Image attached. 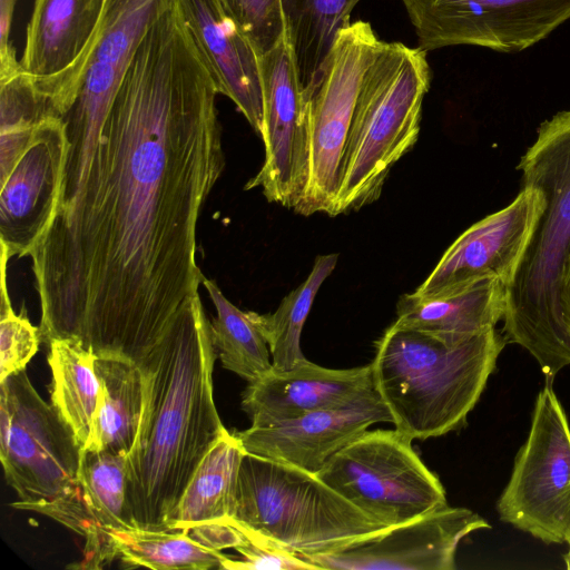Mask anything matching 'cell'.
Returning a JSON list of instances; mask_svg holds the SVG:
<instances>
[{
  "instance_id": "obj_1",
  "label": "cell",
  "mask_w": 570,
  "mask_h": 570,
  "mask_svg": "<svg viewBox=\"0 0 570 570\" xmlns=\"http://www.w3.org/2000/svg\"><path fill=\"white\" fill-rule=\"evenodd\" d=\"M210 66L166 0L90 155L65 164L51 220L29 250L47 344L142 366L204 279L202 208L225 156Z\"/></svg>"
},
{
  "instance_id": "obj_2",
  "label": "cell",
  "mask_w": 570,
  "mask_h": 570,
  "mask_svg": "<svg viewBox=\"0 0 570 570\" xmlns=\"http://www.w3.org/2000/svg\"><path fill=\"white\" fill-rule=\"evenodd\" d=\"M216 357L210 322L195 292L141 366L146 404L127 455V503L135 528L166 530L202 459L226 430L213 396Z\"/></svg>"
},
{
  "instance_id": "obj_3",
  "label": "cell",
  "mask_w": 570,
  "mask_h": 570,
  "mask_svg": "<svg viewBox=\"0 0 570 570\" xmlns=\"http://www.w3.org/2000/svg\"><path fill=\"white\" fill-rule=\"evenodd\" d=\"M518 170L522 185L541 191L544 207L507 288L503 336L525 348L546 380L553 381L570 365V334L559 297L570 259V109L539 126Z\"/></svg>"
},
{
  "instance_id": "obj_4",
  "label": "cell",
  "mask_w": 570,
  "mask_h": 570,
  "mask_svg": "<svg viewBox=\"0 0 570 570\" xmlns=\"http://www.w3.org/2000/svg\"><path fill=\"white\" fill-rule=\"evenodd\" d=\"M505 344L495 328L450 345L391 324L375 342L370 365L395 429L412 440H426L463 426Z\"/></svg>"
},
{
  "instance_id": "obj_5",
  "label": "cell",
  "mask_w": 570,
  "mask_h": 570,
  "mask_svg": "<svg viewBox=\"0 0 570 570\" xmlns=\"http://www.w3.org/2000/svg\"><path fill=\"white\" fill-rule=\"evenodd\" d=\"M430 83L425 50L381 41L358 89L330 216L380 197L390 169L417 140Z\"/></svg>"
},
{
  "instance_id": "obj_6",
  "label": "cell",
  "mask_w": 570,
  "mask_h": 570,
  "mask_svg": "<svg viewBox=\"0 0 570 570\" xmlns=\"http://www.w3.org/2000/svg\"><path fill=\"white\" fill-rule=\"evenodd\" d=\"M230 519L299 557L332 553L390 528L316 473L249 452L239 466Z\"/></svg>"
},
{
  "instance_id": "obj_7",
  "label": "cell",
  "mask_w": 570,
  "mask_h": 570,
  "mask_svg": "<svg viewBox=\"0 0 570 570\" xmlns=\"http://www.w3.org/2000/svg\"><path fill=\"white\" fill-rule=\"evenodd\" d=\"M394 430H365L316 473L358 509L387 527L446 505L440 479Z\"/></svg>"
},
{
  "instance_id": "obj_8",
  "label": "cell",
  "mask_w": 570,
  "mask_h": 570,
  "mask_svg": "<svg viewBox=\"0 0 570 570\" xmlns=\"http://www.w3.org/2000/svg\"><path fill=\"white\" fill-rule=\"evenodd\" d=\"M82 450L26 370L0 381V459L19 501L42 503L62 494L77 479Z\"/></svg>"
},
{
  "instance_id": "obj_9",
  "label": "cell",
  "mask_w": 570,
  "mask_h": 570,
  "mask_svg": "<svg viewBox=\"0 0 570 570\" xmlns=\"http://www.w3.org/2000/svg\"><path fill=\"white\" fill-rule=\"evenodd\" d=\"M552 381L539 392L530 431L502 491L499 518L547 544L570 530V425Z\"/></svg>"
},
{
  "instance_id": "obj_10",
  "label": "cell",
  "mask_w": 570,
  "mask_h": 570,
  "mask_svg": "<svg viewBox=\"0 0 570 570\" xmlns=\"http://www.w3.org/2000/svg\"><path fill=\"white\" fill-rule=\"evenodd\" d=\"M381 41L363 20L336 33L321 82L308 101V176L295 210L302 215H330L333 208L358 89Z\"/></svg>"
},
{
  "instance_id": "obj_11",
  "label": "cell",
  "mask_w": 570,
  "mask_h": 570,
  "mask_svg": "<svg viewBox=\"0 0 570 570\" xmlns=\"http://www.w3.org/2000/svg\"><path fill=\"white\" fill-rule=\"evenodd\" d=\"M426 52L476 46L522 51L570 19V0H402Z\"/></svg>"
},
{
  "instance_id": "obj_12",
  "label": "cell",
  "mask_w": 570,
  "mask_h": 570,
  "mask_svg": "<svg viewBox=\"0 0 570 570\" xmlns=\"http://www.w3.org/2000/svg\"><path fill=\"white\" fill-rule=\"evenodd\" d=\"M265 158L245 189L259 187L268 202L297 209L308 176V101L287 33L258 56Z\"/></svg>"
},
{
  "instance_id": "obj_13",
  "label": "cell",
  "mask_w": 570,
  "mask_h": 570,
  "mask_svg": "<svg viewBox=\"0 0 570 570\" xmlns=\"http://www.w3.org/2000/svg\"><path fill=\"white\" fill-rule=\"evenodd\" d=\"M105 0H35L20 66L63 117L73 105L95 46Z\"/></svg>"
},
{
  "instance_id": "obj_14",
  "label": "cell",
  "mask_w": 570,
  "mask_h": 570,
  "mask_svg": "<svg viewBox=\"0 0 570 570\" xmlns=\"http://www.w3.org/2000/svg\"><path fill=\"white\" fill-rule=\"evenodd\" d=\"M543 207L541 191L522 185L508 206L464 230L413 293L419 296L450 293L489 277L500 279L508 288Z\"/></svg>"
},
{
  "instance_id": "obj_15",
  "label": "cell",
  "mask_w": 570,
  "mask_h": 570,
  "mask_svg": "<svg viewBox=\"0 0 570 570\" xmlns=\"http://www.w3.org/2000/svg\"><path fill=\"white\" fill-rule=\"evenodd\" d=\"M489 528L472 510L446 504L338 551L302 558L330 570H453L462 539Z\"/></svg>"
},
{
  "instance_id": "obj_16",
  "label": "cell",
  "mask_w": 570,
  "mask_h": 570,
  "mask_svg": "<svg viewBox=\"0 0 570 570\" xmlns=\"http://www.w3.org/2000/svg\"><path fill=\"white\" fill-rule=\"evenodd\" d=\"M68 149L62 117L48 115L0 184V243L9 258L26 257L56 209Z\"/></svg>"
},
{
  "instance_id": "obj_17",
  "label": "cell",
  "mask_w": 570,
  "mask_h": 570,
  "mask_svg": "<svg viewBox=\"0 0 570 570\" xmlns=\"http://www.w3.org/2000/svg\"><path fill=\"white\" fill-rule=\"evenodd\" d=\"M391 414L373 392L348 404L305 413L265 428L237 432L246 452L317 473L342 448Z\"/></svg>"
},
{
  "instance_id": "obj_18",
  "label": "cell",
  "mask_w": 570,
  "mask_h": 570,
  "mask_svg": "<svg viewBox=\"0 0 570 570\" xmlns=\"http://www.w3.org/2000/svg\"><path fill=\"white\" fill-rule=\"evenodd\" d=\"M373 392L370 364L333 370L306 358L291 370H272L248 383L242 394V409L250 419V426L265 428L308 412L345 405Z\"/></svg>"
},
{
  "instance_id": "obj_19",
  "label": "cell",
  "mask_w": 570,
  "mask_h": 570,
  "mask_svg": "<svg viewBox=\"0 0 570 570\" xmlns=\"http://www.w3.org/2000/svg\"><path fill=\"white\" fill-rule=\"evenodd\" d=\"M181 12L216 79L261 136L263 90L258 56L224 0H178Z\"/></svg>"
},
{
  "instance_id": "obj_20",
  "label": "cell",
  "mask_w": 570,
  "mask_h": 570,
  "mask_svg": "<svg viewBox=\"0 0 570 570\" xmlns=\"http://www.w3.org/2000/svg\"><path fill=\"white\" fill-rule=\"evenodd\" d=\"M507 286L489 277L450 293L405 294L396 304L394 322L456 345L494 328L503 320Z\"/></svg>"
},
{
  "instance_id": "obj_21",
  "label": "cell",
  "mask_w": 570,
  "mask_h": 570,
  "mask_svg": "<svg viewBox=\"0 0 570 570\" xmlns=\"http://www.w3.org/2000/svg\"><path fill=\"white\" fill-rule=\"evenodd\" d=\"M95 371L101 391L91 440L85 449L128 455L145 411V373L137 363L115 356H96Z\"/></svg>"
},
{
  "instance_id": "obj_22",
  "label": "cell",
  "mask_w": 570,
  "mask_h": 570,
  "mask_svg": "<svg viewBox=\"0 0 570 570\" xmlns=\"http://www.w3.org/2000/svg\"><path fill=\"white\" fill-rule=\"evenodd\" d=\"M245 453L236 433L225 430L198 464L165 531H186L229 519Z\"/></svg>"
},
{
  "instance_id": "obj_23",
  "label": "cell",
  "mask_w": 570,
  "mask_h": 570,
  "mask_svg": "<svg viewBox=\"0 0 570 570\" xmlns=\"http://www.w3.org/2000/svg\"><path fill=\"white\" fill-rule=\"evenodd\" d=\"M361 0H282L286 33L304 95L309 100L321 82L336 33L350 24Z\"/></svg>"
},
{
  "instance_id": "obj_24",
  "label": "cell",
  "mask_w": 570,
  "mask_h": 570,
  "mask_svg": "<svg viewBox=\"0 0 570 570\" xmlns=\"http://www.w3.org/2000/svg\"><path fill=\"white\" fill-rule=\"evenodd\" d=\"M48 345L51 404L85 449L91 440L101 391L96 355L75 340H55Z\"/></svg>"
},
{
  "instance_id": "obj_25",
  "label": "cell",
  "mask_w": 570,
  "mask_h": 570,
  "mask_svg": "<svg viewBox=\"0 0 570 570\" xmlns=\"http://www.w3.org/2000/svg\"><path fill=\"white\" fill-rule=\"evenodd\" d=\"M337 254L318 255L305 281L291 291L269 314L249 311L272 354L274 371H287L305 361L301 350L302 330L313 302L337 264Z\"/></svg>"
},
{
  "instance_id": "obj_26",
  "label": "cell",
  "mask_w": 570,
  "mask_h": 570,
  "mask_svg": "<svg viewBox=\"0 0 570 570\" xmlns=\"http://www.w3.org/2000/svg\"><path fill=\"white\" fill-rule=\"evenodd\" d=\"M217 315L212 326V340L223 367L252 383L273 370L268 344L249 312L230 303L215 281L204 277Z\"/></svg>"
},
{
  "instance_id": "obj_27",
  "label": "cell",
  "mask_w": 570,
  "mask_h": 570,
  "mask_svg": "<svg viewBox=\"0 0 570 570\" xmlns=\"http://www.w3.org/2000/svg\"><path fill=\"white\" fill-rule=\"evenodd\" d=\"M118 558L126 568L153 570L224 569L228 556L189 537L185 531L110 529Z\"/></svg>"
},
{
  "instance_id": "obj_28",
  "label": "cell",
  "mask_w": 570,
  "mask_h": 570,
  "mask_svg": "<svg viewBox=\"0 0 570 570\" xmlns=\"http://www.w3.org/2000/svg\"><path fill=\"white\" fill-rule=\"evenodd\" d=\"M18 510L45 514L69 528L85 539L81 561L68 568L82 570L102 569L116 558L118 550L109 530L115 529L111 519L87 493L76 479L58 498L42 503L11 504Z\"/></svg>"
},
{
  "instance_id": "obj_29",
  "label": "cell",
  "mask_w": 570,
  "mask_h": 570,
  "mask_svg": "<svg viewBox=\"0 0 570 570\" xmlns=\"http://www.w3.org/2000/svg\"><path fill=\"white\" fill-rule=\"evenodd\" d=\"M51 114L45 96L23 70L0 81V184L28 148L41 120Z\"/></svg>"
},
{
  "instance_id": "obj_30",
  "label": "cell",
  "mask_w": 570,
  "mask_h": 570,
  "mask_svg": "<svg viewBox=\"0 0 570 570\" xmlns=\"http://www.w3.org/2000/svg\"><path fill=\"white\" fill-rule=\"evenodd\" d=\"M9 256L1 248V318H0V381L26 370L41 342L39 327L28 317L17 315L7 291L6 271Z\"/></svg>"
},
{
  "instance_id": "obj_31",
  "label": "cell",
  "mask_w": 570,
  "mask_h": 570,
  "mask_svg": "<svg viewBox=\"0 0 570 570\" xmlns=\"http://www.w3.org/2000/svg\"><path fill=\"white\" fill-rule=\"evenodd\" d=\"M257 56L286 35L282 0H224Z\"/></svg>"
},
{
  "instance_id": "obj_32",
  "label": "cell",
  "mask_w": 570,
  "mask_h": 570,
  "mask_svg": "<svg viewBox=\"0 0 570 570\" xmlns=\"http://www.w3.org/2000/svg\"><path fill=\"white\" fill-rule=\"evenodd\" d=\"M230 522L239 530L242 540L235 548L242 556L240 558L228 557L224 569L228 570H254V569H276V570H316V564L303 559L284 548L271 543L252 532L245 530L233 519Z\"/></svg>"
},
{
  "instance_id": "obj_33",
  "label": "cell",
  "mask_w": 570,
  "mask_h": 570,
  "mask_svg": "<svg viewBox=\"0 0 570 570\" xmlns=\"http://www.w3.org/2000/svg\"><path fill=\"white\" fill-rule=\"evenodd\" d=\"M17 0H0V81L22 70L10 36Z\"/></svg>"
},
{
  "instance_id": "obj_34",
  "label": "cell",
  "mask_w": 570,
  "mask_h": 570,
  "mask_svg": "<svg viewBox=\"0 0 570 570\" xmlns=\"http://www.w3.org/2000/svg\"><path fill=\"white\" fill-rule=\"evenodd\" d=\"M561 316L570 334V259L566 263L560 282Z\"/></svg>"
},
{
  "instance_id": "obj_35",
  "label": "cell",
  "mask_w": 570,
  "mask_h": 570,
  "mask_svg": "<svg viewBox=\"0 0 570 570\" xmlns=\"http://www.w3.org/2000/svg\"><path fill=\"white\" fill-rule=\"evenodd\" d=\"M564 542H567V543H568V546H569V550H568V552L563 556V559H564V562H566V567H567V569H569V570H570V530H569V532H568V534H567V537H566Z\"/></svg>"
}]
</instances>
